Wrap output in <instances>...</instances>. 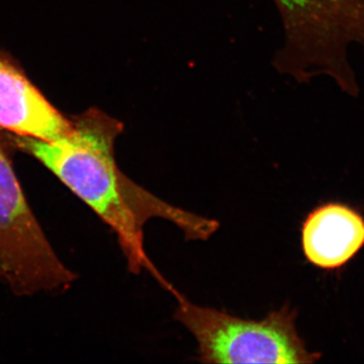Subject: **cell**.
<instances>
[{"label":"cell","instance_id":"obj_1","mask_svg":"<svg viewBox=\"0 0 364 364\" xmlns=\"http://www.w3.org/2000/svg\"><path fill=\"white\" fill-rule=\"evenodd\" d=\"M68 136L56 141L6 133L4 140L50 170L111 227L131 272L147 270L167 291L173 287L162 277L144 247V227L152 219L166 220L188 240H208L219 230L208 219L162 200L136 184L117 166L114 143L123 124L98 109L73 117Z\"/></svg>","mask_w":364,"mask_h":364},{"label":"cell","instance_id":"obj_2","mask_svg":"<svg viewBox=\"0 0 364 364\" xmlns=\"http://www.w3.org/2000/svg\"><path fill=\"white\" fill-rule=\"evenodd\" d=\"M174 318L195 337L203 363H313L320 354L306 349L296 327V311H272L262 320H247L191 303L177 289Z\"/></svg>","mask_w":364,"mask_h":364},{"label":"cell","instance_id":"obj_3","mask_svg":"<svg viewBox=\"0 0 364 364\" xmlns=\"http://www.w3.org/2000/svg\"><path fill=\"white\" fill-rule=\"evenodd\" d=\"M75 279L36 219L0 141V284L33 296L66 291Z\"/></svg>","mask_w":364,"mask_h":364},{"label":"cell","instance_id":"obj_4","mask_svg":"<svg viewBox=\"0 0 364 364\" xmlns=\"http://www.w3.org/2000/svg\"><path fill=\"white\" fill-rule=\"evenodd\" d=\"M66 119L0 51V130L16 136L56 141L71 133Z\"/></svg>","mask_w":364,"mask_h":364},{"label":"cell","instance_id":"obj_5","mask_svg":"<svg viewBox=\"0 0 364 364\" xmlns=\"http://www.w3.org/2000/svg\"><path fill=\"white\" fill-rule=\"evenodd\" d=\"M364 245L363 215L342 203H329L312 210L301 229V246L311 264L337 269Z\"/></svg>","mask_w":364,"mask_h":364},{"label":"cell","instance_id":"obj_6","mask_svg":"<svg viewBox=\"0 0 364 364\" xmlns=\"http://www.w3.org/2000/svg\"><path fill=\"white\" fill-rule=\"evenodd\" d=\"M287 31L305 33L318 30L341 11L345 0H277Z\"/></svg>","mask_w":364,"mask_h":364}]
</instances>
